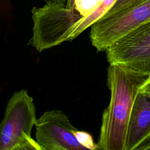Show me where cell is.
<instances>
[{
	"mask_svg": "<svg viewBox=\"0 0 150 150\" xmlns=\"http://www.w3.org/2000/svg\"><path fill=\"white\" fill-rule=\"evenodd\" d=\"M148 77L120 65L109 64L107 83L110 101L103 113L97 143L103 150H125L132 106Z\"/></svg>",
	"mask_w": 150,
	"mask_h": 150,
	"instance_id": "obj_1",
	"label": "cell"
},
{
	"mask_svg": "<svg viewBox=\"0 0 150 150\" xmlns=\"http://www.w3.org/2000/svg\"><path fill=\"white\" fill-rule=\"evenodd\" d=\"M32 18L33 35L29 44L42 52L70 41L73 32L85 16L75 9L67 8L66 4L51 2L32 8Z\"/></svg>",
	"mask_w": 150,
	"mask_h": 150,
	"instance_id": "obj_2",
	"label": "cell"
},
{
	"mask_svg": "<svg viewBox=\"0 0 150 150\" xmlns=\"http://www.w3.org/2000/svg\"><path fill=\"white\" fill-rule=\"evenodd\" d=\"M105 52L109 64L150 76V19L117 40Z\"/></svg>",
	"mask_w": 150,
	"mask_h": 150,
	"instance_id": "obj_3",
	"label": "cell"
},
{
	"mask_svg": "<svg viewBox=\"0 0 150 150\" xmlns=\"http://www.w3.org/2000/svg\"><path fill=\"white\" fill-rule=\"evenodd\" d=\"M37 121L33 98L26 90L15 92L9 100L1 124L0 150H13L25 135L30 136Z\"/></svg>",
	"mask_w": 150,
	"mask_h": 150,
	"instance_id": "obj_4",
	"label": "cell"
},
{
	"mask_svg": "<svg viewBox=\"0 0 150 150\" xmlns=\"http://www.w3.org/2000/svg\"><path fill=\"white\" fill-rule=\"evenodd\" d=\"M150 19V0L101 18L91 26L90 39L97 52L105 51L117 40Z\"/></svg>",
	"mask_w": 150,
	"mask_h": 150,
	"instance_id": "obj_5",
	"label": "cell"
},
{
	"mask_svg": "<svg viewBox=\"0 0 150 150\" xmlns=\"http://www.w3.org/2000/svg\"><path fill=\"white\" fill-rule=\"evenodd\" d=\"M35 137L45 150H103L85 146L76 135L77 129L62 111L53 110L45 112L37 119Z\"/></svg>",
	"mask_w": 150,
	"mask_h": 150,
	"instance_id": "obj_6",
	"label": "cell"
},
{
	"mask_svg": "<svg viewBox=\"0 0 150 150\" xmlns=\"http://www.w3.org/2000/svg\"><path fill=\"white\" fill-rule=\"evenodd\" d=\"M150 140V97L139 91L128 125L125 150H139Z\"/></svg>",
	"mask_w": 150,
	"mask_h": 150,
	"instance_id": "obj_7",
	"label": "cell"
},
{
	"mask_svg": "<svg viewBox=\"0 0 150 150\" xmlns=\"http://www.w3.org/2000/svg\"><path fill=\"white\" fill-rule=\"evenodd\" d=\"M117 0H104L100 6L91 15L85 17V18L77 26L73 32L70 41L75 39L84 30L93 26L95 23L100 20L113 6Z\"/></svg>",
	"mask_w": 150,
	"mask_h": 150,
	"instance_id": "obj_8",
	"label": "cell"
},
{
	"mask_svg": "<svg viewBox=\"0 0 150 150\" xmlns=\"http://www.w3.org/2000/svg\"><path fill=\"white\" fill-rule=\"evenodd\" d=\"M104 0H67L66 7L75 9L81 15L86 17L93 13Z\"/></svg>",
	"mask_w": 150,
	"mask_h": 150,
	"instance_id": "obj_9",
	"label": "cell"
},
{
	"mask_svg": "<svg viewBox=\"0 0 150 150\" xmlns=\"http://www.w3.org/2000/svg\"><path fill=\"white\" fill-rule=\"evenodd\" d=\"M144 1L146 0H117L113 6L108 11L103 18L111 16L120 11L137 5Z\"/></svg>",
	"mask_w": 150,
	"mask_h": 150,
	"instance_id": "obj_10",
	"label": "cell"
},
{
	"mask_svg": "<svg viewBox=\"0 0 150 150\" xmlns=\"http://www.w3.org/2000/svg\"><path fill=\"white\" fill-rule=\"evenodd\" d=\"M16 148L17 150H45L36 140L27 135L24 136Z\"/></svg>",
	"mask_w": 150,
	"mask_h": 150,
	"instance_id": "obj_11",
	"label": "cell"
},
{
	"mask_svg": "<svg viewBox=\"0 0 150 150\" xmlns=\"http://www.w3.org/2000/svg\"><path fill=\"white\" fill-rule=\"evenodd\" d=\"M76 135L79 141L85 146L91 149H96L98 147L97 144H96L94 143L92 137L90 134L77 129L76 131Z\"/></svg>",
	"mask_w": 150,
	"mask_h": 150,
	"instance_id": "obj_12",
	"label": "cell"
},
{
	"mask_svg": "<svg viewBox=\"0 0 150 150\" xmlns=\"http://www.w3.org/2000/svg\"><path fill=\"white\" fill-rule=\"evenodd\" d=\"M139 91L143 92L150 97V76H148L141 86Z\"/></svg>",
	"mask_w": 150,
	"mask_h": 150,
	"instance_id": "obj_13",
	"label": "cell"
},
{
	"mask_svg": "<svg viewBox=\"0 0 150 150\" xmlns=\"http://www.w3.org/2000/svg\"><path fill=\"white\" fill-rule=\"evenodd\" d=\"M46 3H59V4H66L67 0H44Z\"/></svg>",
	"mask_w": 150,
	"mask_h": 150,
	"instance_id": "obj_14",
	"label": "cell"
},
{
	"mask_svg": "<svg viewBox=\"0 0 150 150\" xmlns=\"http://www.w3.org/2000/svg\"><path fill=\"white\" fill-rule=\"evenodd\" d=\"M139 150H150V140L143 145Z\"/></svg>",
	"mask_w": 150,
	"mask_h": 150,
	"instance_id": "obj_15",
	"label": "cell"
},
{
	"mask_svg": "<svg viewBox=\"0 0 150 150\" xmlns=\"http://www.w3.org/2000/svg\"><path fill=\"white\" fill-rule=\"evenodd\" d=\"M16 148H17V147H16ZM15 148V149H13V150H17V148Z\"/></svg>",
	"mask_w": 150,
	"mask_h": 150,
	"instance_id": "obj_16",
	"label": "cell"
}]
</instances>
